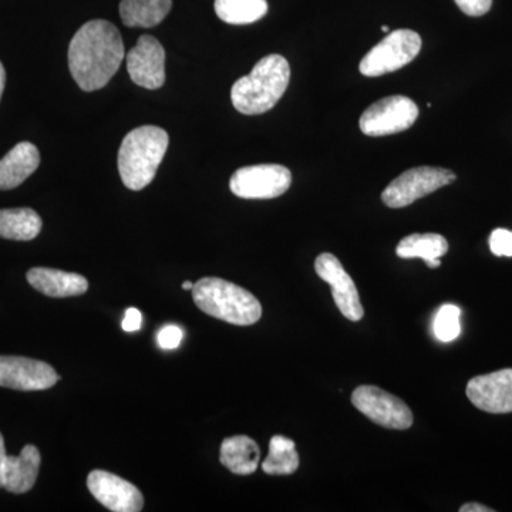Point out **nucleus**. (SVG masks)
Returning <instances> with one entry per match:
<instances>
[{
	"label": "nucleus",
	"mask_w": 512,
	"mask_h": 512,
	"mask_svg": "<svg viewBox=\"0 0 512 512\" xmlns=\"http://www.w3.org/2000/svg\"><path fill=\"white\" fill-rule=\"evenodd\" d=\"M123 60V39L119 29L107 20H90L70 42V73L84 92L107 86Z\"/></svg>",
	"instance_id": "obj_1"
},
{
	"label": "nucleus",
	"mask_w": 512,
	"mask_h": 512,
	"mask_svg": "<svg viewBox=\"0 0 512 512\" xmlns=\"http://www.w3.org/2000/svg\"><path fill=\"white\" fill-rule=\"evenodd\" d=\"M291 80L288 60L269 55L259 60L251 74L241 77L232 86L231 100L235 109L245 116H256L274 109L282 99Z\"/></svg>",
	"instance_id": "obj_2"
},
{
	"label": "nucleus",
	"mask_w": 512,
	"mask_h": 512,
	"mask_svg": "<svg viewBox=\"0 0 512 512\" xmlns=\"http://www.w3.org/2000/svg\"><path fill=\"white\" fill-rule=\"evenodd\" d=\"M167 131L156 126L134 128L124 137L119 151L121 181L128 190L140 191L151 184L167 153Z\"/></svg>",
	"instance_id": "obj_3"
},
{
	"label": "nucleus",
	"mask_w": 512,
	"mask_h": 512,
	"mask_svg": "<svg viewBox=\"0 0 512 512\" xmlns=\"http://www.w3.org/2000/svg\"><path fill=\"white\" fill-rule=\"evenodd\" d=\"M192 298L202 312L231 325H254L262 316L261 302L247 289L225 279H200L192 288Z\"/></svg>",
	"instance_id": "obj_4"
},
{
	"label": "nucleus",
	"mask_w": 512,
	"mask_h": 512,
	"mask_svg": "<svg viewBox=\"0 0 512 512\" xmlns=\"http://www.w3.org/2000/svg\"><path fill=\"white\" fill-rule=\"evenodd\" d=\"M421 45V37L414 30H394L363 57L360 73L366 77H379L396 72L416 59Z\"/></svg>",
	"instance_id": "obj_5"
},
{
	"label": "nucleus",
	"mask_w": 512,
	"mask_h": 512,
	"mask_svg": "<svg viewBox=\"0 0 512 512\" xmlns=\"http://www.w3.org/2000/svg\"><path fill=\"white\" fill-rule=\"evenodd\" d=\"M456 174L439 167H416L387 185L382 201L389 208H404L456 181Z\"/></svg>",
	"instance_id": "obj_6"
},
{
	"label": "nucleus",
	"mask_w": 512,
	"mask_h": 512,
	"mask_svg": "<svg viewBox=\"0 0 512 512\" xmlns=\"http://www.w3.org/2000/svg\"><path fill=\"white\" fill-rule=\"evenodd\" d=\"M291 184V171L284 165L261 164L239 168L232 175L229 188L244 200H272L285 194Z\"/></svg>",
	"instance_id": "obj_7"
},
{
	"label": "nucleus",
	"mask_w": 512,
	"mask_h": 512,
	"mask_svg": "<svg viewBox=\"0 0 512 512\" xmlns=\"http://www.w3.org/2000/svg\"><path fill=\"white\" fill-rule=\"evenodd\" d=\"M419 117V107L406 96L376 101L360 117V130L369 137L392 136L409 130Z\"/></svg>",
	"instance_id": "obj_8"
},
{
	"label": "nucleus",
	"mask_w": 512,
	"mask_h": 512,
	"mask_svg": "<svg viewBox=\"0 0 512 512\" xmlns=\"http://www.w3.org/2000/svg\"><path fill=\"white\" fill-rule=\"evenodd\" d=\"M353 406L367 419L386 429L407 430L413 426V413L399 397L376 386L357 387L352 394Z\"/></svg>",
	"instance_id": "obj_9"
},
{
	"label": "nucleus",
	"mask_w": 512,
	"mask_h": 512,
	"mask_svg": "<svg viewBox=\"0 0 512 512\" xmlns=\"http://www.w3.org/2000/svg\"><path fill=\"white\" fill-rule=\"evenodd\" d=\"M52 366L20 356H0V386L20 392L47 390L59 382Z\"/></svg>",
	"instance_id": "obj_10"
},
{
	"label": "nucleus",
	"mask_w": 512,
	"mask_h": 512,
	"mask_svg": "<svg viewBox=\"0 0 512 512\" xmlns=\"http://www.w3.org/2000/svg\"><path fill=\"white\" fill-rule=\"evenodd\" d=\"M315 271L320 279L332 286L336 306L346 319L359 322L365 315L359 292L353 279L333 254H320L315 261Z\"/></svg>",
	"instance_id": "obj_11"
},
{
	"label": "nucleus",
	"mask_w": 512,
	"mask_h": 512,
	"mask_svg": "<svg viewBox=\"0 0 512 512\" xmlns=\"http://www.w3.org/2000/svg\"><path fill=\"white\" fill-rule=\"evenodd\" d=\"M90 493L107 510L113 512H138L143 510L144 498L136 485L116 474L94 470L87 477Z\"/></svg>",
	"instance_id": "obj_12"
},
{
	"label": "nucleus",
	"mask_w": 512,
	"mask_h": 512,
	"mask_svg": "<svg viewBox=\"0 0 512 512\" xmlns=\"http://www.w3.org/2000/svg\"><path fill=\"white\" fill-rule=\"evenodd\" d=\"M127 70L137 86L160 89L165 83V52L156 37L141 36L128 52Z\"/></svg>",
	"instance_id": "obj_13"
},
{
	"label": "nucleus",
	"mask_w": 512,
	"mask_h": 512,
	"mask_svg": "<svg viewBox=\"0 0 512 512\" xmlns=\"http://www.w3.org/2000/svg\"><path fill=\"white\" fill-rule=\"evenodd\" d=\"M470 402L491 414L512 413V369L477 376L467 384Z\"/></svg>",
	"instance_id": "obj_14"
},
{
	"label": "nucleus",
	"mask_w": 512,
	"mask_h": 512,
	"mask_svg": "<svg viewBox=\"0 0 512 512\" xmlns=\"http://www.w3.org/2000/svg\"><path fill=\"white\" fill-rule=\"evenodd\" d=\"M28 282L36 291L50 298H70L80 296L89 289L84 276L59 269L33 268L28 272Z\"/></svg>",
	"instance_id": "obj_15"
},
{
	"label": "nucleus",
	"mask_w": 512,
	"mask_h": 512,
	"mask_svg": "<svg viewBox=\"0 0 512 512\" xmlns=\"http://www.w3.org/2000/svg\"><path fill=\"white\" fill-rule=\"evenodd\" d=\"M39 450L32 444L23 447L19 456H8L3 468V488L12 494H25L36 484L40 470Z\"/></svg>",
	"instance_id": "obj_16"
},
{
	"label": "nucleus",
	"mask_w": 512,
	"mask_h": 512,
	"mask_svg": "<svg viewBox=\"0 0 512 512\" xmlns=\"http://www.w3.org/2000/svg\"><path fill=\"white\" fill-rule=\"evenodd\" d=\"M40 164L36 146L28 141L19 143L0 160V190H13L25 183Z\"/></svg>",
	"instance_id": "obj_17"
},
{
	"label": "nucleus",
	"mask_w": 512,
	"mask_h": 512,
	"mask_svg": "<svg viewBox=\"0 0 512 512\" xmlns=\"http://www.w3.org/2000/svg\"><path fill=\"white\" fill-rule=\"evenodd\" d=\"M261 450L248 436L228 437L222 441L220 460L224 467L238 476L254 474L259 466Z\"/></svg>",
	"instance_id": "obj_18"
},
{
	"label": "nucleus",
	"mask_w": 512,
	"mask_h": 512,
	"mask_svg": "<svg viewBox=\"0 0 512 512\" xmlns=\"http://www.w3.org/2000/svg\"><path fill=\"white\" fill-rule=\"evenodd\" d=\"M173 8L171 0H121L120 16L128 28H154Z\"/></svg>",
	"instance_id": "obj_19"
},
{
	"label": "nucleus",
	"mask_w": 512,
	"mask_h": 512,
	"mask_svg": "<svg viewBox=\"0 0 512 512\" xmlns=\"http://www.w3.org/2000/svg\"><path fill=\"white\" fill-rule=\"evenodd\" d=\"M447 239L440 234H413L403 238L396 248V254L403 259L420 258L429 268H439L440 258L447 254Z\"/></svg>",
	"instance_id": "obj_20"
},
{
	"label": "nucleus",
	"mask_w": 512,
	"mask_h": 512,
	"mask_svg": "<svg viewBox=\"0 0 512 512\" xmlns=\"http://www.w3.org/2000/svg\"><path fill=\"white\" fill-rule=\"evenodd\" d=\"M42 227V218L30 208L0 210V238L32 241L40 234Z\"/></svg>",
	"instance_id": "obj_21"
},
{
	"label": "nucleus",
	"mask_w": 512,
	"mask_h": 512,
	"mask_svg": "<svg viewBox=\"0 0 512 512\" xmlns=\"http://www.w3.org/2000/svg\"><path fill=\"white\" fill-rule=\"evenodd\" d=\"M299 468V454L288 437L274 436L269 441V454L262 470L269 476H291Z\"/></svg>",
	"instance_id": "obj_22"
},
{
	"label": "nucleus",
	"mask_w": 512,
	"mask_h": 512,
	"mask_svg": "<svg viewBox=\"0 0 512 512\" xmlns=\"http://www.w3.org/2000/svg\"><path fill=\"white\" fill-rule=\"evenodd\" d=\"M215 13L229 25H249L264 18L268 12L266 0H215Z\"/></svg>",
	"instance_id": "obj_23"
},
{
	"label": "nucleus",
	"mask_w": 512,
	"mask_h": 512,
	"mask_svg": "<svg viewBox=\"0 0 512 512\" xmlns=\"http://www.w3.org/2000/svg\"><path fill=\"white\" fill-rule=\"evenodd\" d=\"M460 308L456 305L441 306L434 318L433 329L436 338L441 342H453L461 332Z\"/></svg>",
	"instance_id": "obj_24"
},
{
	"label": "nucleus",
	"mask_w": 512,
	"mask_h": 512,
	"mask_svg": "<svg viewBox=\"0 0 512 512\" xmlns=\"http://www.w3.org/2000/svg\"><path fill=\"white\" fill-rule=\"evenodd\" d=\"M490 249L495 256H512V232L508 229H494L490 237Z\"/></svg>",
	"instance_id": "obj_25"
},
{
	"label": "nucleus",
	"mask_w": 512,
	"mask_h": 512,
	"mask_svg": "<svg viewBox=\"0 0 512 512\" xmlns=\"http://www.w3.org/2000/svg\"><path fill=\"white\" fill-rule=\"evenodd\" d=\"M184 332L183 329L178 328L175 325L164 326L163 329L158 332L157 342L161 349L173 350L177 349L178 346L183 342Z\"/></svg>",
	"instance_id": "obj_26"
},
{
	"label": "nucleus",
	"mask_w": 512,
	"mask_h": 512,
	"mask_svg": "<svg viewBox=\"0 0 512 512\" xmlns=\"http://www.w3.org/2000/svg\"><path fill=\"white\" fill-rule=\"evenodd\" d=\"M457 3L461 12L466 13L467 16H484L485 13L490 12L493 6V0H454Z\"/></svg>",
	"instance_id": "obj_27"
},
{
	"label": "nucleus",
	"mask_w": 512,
	"mask_h": 512,
	"mask_svg": "<svg viewBox=\"0 0 512 512\" xmlns=\"http://www.w3.org/2000/svg\"><path fill=\"white\" fill-rule=\"evenodd\" d=\"M141 322H143V316L141 312L136 308L127 309L126 315L123 319V330L128 333L138 332L141 329Z\"/></svg>",
	"instance_id": "obj_28"
},
{
	"label": "nucleus",
	"mask_w": 512,
	"mask_h": 512,
	"mask_svg": "<svg viewBox=\"0 0 512 512\" xmlns=\"http://www.w3.org/2000/svg\"><path fill=\"white\" fill-rule=\"evenodd\" d=\"M6 458L8 454H6L5 439L0 434V488H3V468H5Z\"/></svg>",
	"instance_id": "obj_29"
},
{
	"label": "nucleus",
	"mask_w": 512,
	"mask_h": 512,
	"mask_svg": "<svg viewBox=\"0 0 512 512\" xmlns=\"http://www.w3.org/2000/svg\"><path fill=\"white\" fill-rule=\"evenodd\" d=\"M460 512H494L493 508L485 507L483 504L468 503L460 508Z\"/></svg>",
	"instance_id": "obj_30"
},
{
	"label": "nucleus",
	"mask_w": 512,
	"mask_h": 512,
	"mask_svg": "<svg viewBox=\"0 0 512 512\" xmlns=\"http://www.w3.org/2000/svg\"><path fill=\"white\" fill-rule=\"evenodd\" d=\"M6 72L3 64L0 63V99H2L3 90H5Z\"/></svg>",
	"instance_id": "obj_31"
},
{
	"label": "nucleus",
	"mask_w": 512,
	"mask_h": 512,
	"mask_svg": "<svg viewBox=\"0 0 512 512\" xmlns=\"http://www.w3.org/2000/svg\"><path fill=\"white\" fill-rule=\"evenodd\" d=\"M183 288L185 289V291H192V288H194V284H192V282L190 281L184 282Z\"/></svg>",
	"instance_id": "obj_32"
},
{
	"label": "nucleus",
	"mask_w": 512,
	"mask_h": 512,
	"mask_svg": "<svg viewBox=\"0 0 512 512\" xmlns=\"http://www.w3.org/2000/svg\"><path fill=\"white\" fill-rule=\"evenodd\" d=\"M382 30H383L384 33H389L390 32L389 26H383Z\"/></svg>",
	"instance_id": "obj_33"
}]
</instances>
